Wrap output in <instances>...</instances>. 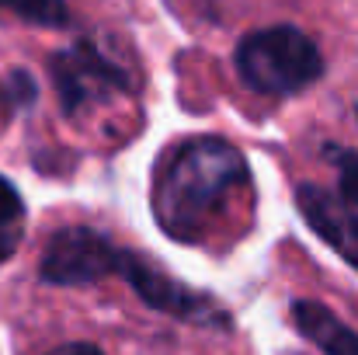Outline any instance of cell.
Here are the masks:
<instances>
[{"label": "cell", "mask_w": 358, "mask_h": 355, "mask_svg": "<svg viewBox=\"0 0 358 355\" xmlns=\"http://www.w3.org/2000/svg\"><path fill=\"white\" fill-rule=\"evenodd\" d=\"M247 192L250 167L237 146L223 136H192L157 174L153 216L167 237L202 244Z\"/></svg>", "instance_id": "cell-1"}, {"label": "cell", "mask_w": 358, "mask_h": 355, "mask_svg": "<svg viewBox=\"0 0 358 355\" xmlns=\"http://www.w3.org/2000/svg\"><path fill=\"white\" fill-rule=\"evenodd\" d=\"M240 81L264 98H292L310 91L324 77V56L317 42L296 25H268L247 32L234 53Z\"/></svg>", "instance_id": "cell-2"}, {"label": "cell", "mask_w": 358, "mask_h": 355, "mask_svg": "<svg viewBox=\"0 0 358 355\" xmlns=\"http://www.w3.org/2000/svg\"><path fill=\"white\" fill-rule=\"evenodd\" d=\"M49 74L66 118L84 116L94 105H108L115 98L136 95V74L94 39H80L59 49L49 60Z\"/></svg>", "instance_id": "cell-3"}, {"label": "cell", "mask_w": 358, "mask_h": 355, "mask_svg": "<svg viewBox=\"0 0 358 355\" xmlns=\"http://www.w3.org/2000/svg\"><path fill=\"white\" fill-rule=\"evenodd\" d=\"M122 247L94 227H63L49 237L38 275L49 286H91L119 268Z\"/></svg>", "instance_id": "cell-4"}, {"label": "cell", "mask_w": 358, "mask_h": 355, "mask_svg": "<svg viewBox=\"0 0 358 355\" xmlns=\"http://www.w3.org/2000/svg\"><path fill=\"white\" fill-rule=\"evenodd\" d=\"M115 275H122V279L136 289V296H139L146 307L160 310V314H171V317L188 321V324H227V314L216 307L213 296L195 293V289L174 282L167 272H160L157 265H150L143 254L122 251Z\"/></svg>", "instance_id": "cell-5"}, {"label": "cell", "mask_w": 358, "mask_h": 355, "mask_svg": "<svg viewBox=\"0 0 358 355\" xmlns=\"http://www.w3.org/2000/svg\"><path fill=\"white\" fill-rule=\"evenodd\" d=\"M296 206L303 213V220L310 223V230L327 240L352 268H358V213L355 206H345L341 199H334L331 192H324L313 181H303L296 188Z\"/></svg>", "instance_id": "cell-6"}, {"label": "cell", "mask_w": 358, "mask_h": 355, "mask_svg": "<svg viewBox=\"0 0 358 355\" xmlns=\"http://www.w3.org/2000/svg\"><path fill=\"white\" fill-rule=\"evenodd\" d=\"M292 321L324 355H358V335L324 303L296 300L292 303Z\"/></svg>", "instance_id": "cell-7"}, {"label": "cell", "mask_w": 358, "mask_h": 355, "mask_svg": "<svg viewBox=\"0 0 358 355\" xmlns=\"http://www.w3.org/2000/svg\"><path fill=\"white\" fill-rule=\"evenodd\" d=\"M0 11H10L14 18L38 25V28H63L70 25L66 0H0Z\"/></svg>", "instance_id": "cell-8"}, {"label": "cell", "mask_w": 358, "mask_h": 355, "mask_svg": "<svg viewBox=\"0 0 358 355\" xmlns=\"http://www.w3.org/2000/svg\"><path fill=\"white\" fill-rule=\"evenodd\" d=\"M324 153L334 160L338 167V192H341V202L345 206H358V153L355 150H345V146H324Z\"/></svg>", "instance_id": "cell-9"}, {"label": "cell", "mask_w": 358, "mask_h": 355, "mask_svg": "<svg viewBox=\"0 0 358 355\" xmlns=\"http://www.w3.org/2000/svg\"><path fill=\"white\" fill-rule=\"evenodd\" d=\"M21 216H24V202H21L17 188L0 174V230L21 227Z\"/></svg>", "instance_id": "cell-10"}, {"label": "cell", "mask_w": 358, "mask_h": 355, "mask_svg": "<svg viewBox=\"0 0 358 355\" xmlns=\"http://www.w3.org/2000/svg\"><path fill=\"white\" fill-rule=\"evenodd\" d=\"M3 95H7L10 109H24V105H31V102L38 98V88H35L31 74H24V70H14V74L7 77V84H3Z\"/></svg>", "instance_id": "cell-11"}, {"label": "cell", "mask_w": 358, "mask_h": 355, "mask_svg": "<svg viewBox=\"0 0 358 355\" xmlns=\"http://www.w3.org/2000/svg\"><path fill=\"white\" fill-rule=\"evenodd\" d=\"M17 240H21V227H10V230H0V261L14 254V247H17Z\"/></svg>", "instance_id": "cell-12"}, {"label": "cell", "mask_w": 358, "mask_h": 355, "mask_svg": "<svg viewBox=\"0 0 358 355\" xmlns=\"http://www.w3.org/2000/svg\"><path fill=\"white\" fill-rule=\"evenodd\" d=\"M49 355H105L98 345H91V342H73V345H59L56 352Z\"/></svg>", "instance_id": "cell-13"}]
</instances>
